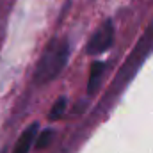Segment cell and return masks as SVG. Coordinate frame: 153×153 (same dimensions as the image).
<instances>
[{
    "label": "cell",
    "mask_w": 153,
    "mask_h": 153,
    "mask_svg": "<svg viewBox=\"0 0 153 153\" xmlns=\"http://www.w3.org/2000/svg\"><path fill=\"white\" fill-rule=\"evenodd\" d=\"M39 132V125L38 123H32L30 126H27L23 130V134L20 135V139L16 141V146H14V152L13 153H29L34 141H36V135Z\"/></svg>",
    "instance_id": "cell-3"
},
{
    "label": "cell",
    "mask_w": 153,
    "mask_h": 153,
    "mask_svg": "<svg viewBox=\"0 0 153 153\" xmlns=\"http://www.w3.org/2000/svg\"><path fill=\"white\" fill-rule=\"evenodd\" d=\"M68 55H70L68 39L53 38L46 45V48L43 50V53L39 57L36 73H34V82L36 84H48L55 76H59V73L64 70V66L68 62Z\"/></svg>",
    "instance_id": "cell-1"
},
{
    "label": "cell",
    "mask_w": 153,
    "mask_h": 153,
    "mask_svg": "<svg viewBox=\"0 0 153 153\" xmlns=\"http://www.w3.org/2000/svg\"><path fill=\"white\" fill-rule=\"evenodd\" d=\"M114 41V25L111 20H107L96 32L94 36L91 38V41L87 43V53L89 55H98V53H103L111 48Z\"/></svg>",
    "instance_id": "cell-2"
},
{
    "label": "cell",
    "mask_w": 153,
    "mask_h": 153,
    "mask_svg": "<svg viewBox=\"0 0 153 153\" xmlns=\"http://www.w3.org/2000/svg\"><path fill=\"white\" fill-rule=\"evenodd\" d=\"M103 71H105V62H102V61H94V62L91 64L89 80H87V93H89V94H93V93L98 89V85H100V78H102V75H103Z\"/></svg>",
    "instance_id": "cell-4"
},
{
    "label": "cell",
    "mask_w": 153,
    "mask_h": 153,
    "mask_svg": "<svg viewBox=\"0 0 153 153\" xmlns=\"http://www.w3.org/2000/svg\"><path fill=\"white\" fill-rule=\"evenodd\" d=\"M52 139H53V130H52V128L43 130V132L38 135V139H36V148H38V150L48 148V144L52 143Z\"/></svg>",
    "instance_id": "cell-6"
},
{
    "label": "cell",
    "mask_w": 153,
    "mask_h": 153,
    "mask_svg": "<svg viewBox=\"0 0 153 153\" xmlns=\"http://www.w3.org/2000/svg\"><path fill=\"white\" fill-rule=\"evenodd\" d=\"M66 103H68L66 96H61V98H59V100L53 103L52 111L48 112V119H50V121H55V119H59L61 116L64 114V111H66Z\"/></svg>",
    "instance_id": "cell-5"
}]
</instances>
